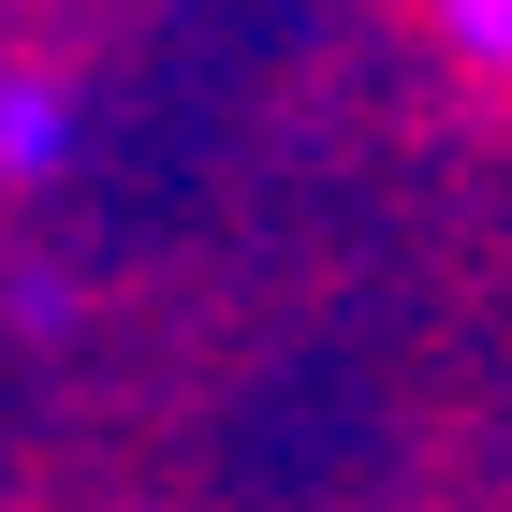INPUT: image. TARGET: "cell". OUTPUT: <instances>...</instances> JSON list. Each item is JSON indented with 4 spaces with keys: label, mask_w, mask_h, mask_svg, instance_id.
<instances>
[{
    "label": "cell",
    "mask_w": 512,
    "mask_h": 512,
    "mask_svg": "<svg viewBox=\"0 0 512 512\" xmlns=\"http://www.w3.org/2000/svg\"><path fill=\"white\" fill-rule=\"evenodd\" d=\"M439 44V74L469 88V103H512V0H410Z\"/></svg>",
    "instance_id": "obj_2"
},
{
    "label": "cell",
    "mask_w": 512,
    "mask_h": 512,
    "mask_svg": "<svg viewBox=\"0 0 512 512\" xmlns=\"http://www.w3.org/2000/svg\"><path fill=\"white\" fill-rule=\"evenodd\" d=\"M74 161V74L0 59V176H59Z\"/></svg>",
    "instance_id": "obj_1"
}]
</instances>
